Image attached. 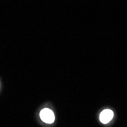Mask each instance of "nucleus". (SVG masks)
<instances>
[{
    "label": "nucleus",
    "mask_w": 127,
    "mask_h": 127,
    "mask_svg": "<svg viewBox=\"0 0 127 127\" xmlns=\"http://www.w3.org/2000/svg\"><path fill=\"white\" fill-rule=\"evenodd\" d=\"M113 113L112 110H103L100 114V120L101 123H108L113 118Z\"/></svg>",
    "instance_id": "nucleus-2"
},
{
    "label": "nucleus",
    "mask_w": 127,
    "mask_h": 127,
    "mask_svg": "<svg viewBox=\"0 0 127 127\" xmlns=\"http://www.w3.org/2000/svg\"><path fill=\"white\" fill-rule=\"evenodd\" d=\"M40 116L42 121H43L46 123H53L55 120V116L53 112L48 108H45L42 110L40 111Z\"/></svg>",
    "instance_id": "nucleus-1"
}]
</instances>
